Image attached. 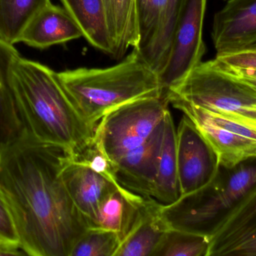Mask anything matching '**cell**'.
Segmentation results:
<instances>
[{
    "instance_id": "obj_11",
    "label": "cell",
    "mask_w": 256,
    "mask_h": 256,
    "mask_svg": "<svg viewBox=\"0 0 256 256\" xmlns=\"http://www.w3.org/2000/svg\"><path fill=\"white\" fill-rule=\"evenodd\" d=\"M170 104L190 118L210 143L219 158L220 165L231 168L256 156V141L237 135L215 124L202 108L178 98L168 96Z\"/></svg>"
},
{
    "instance_id": "obj_26",
    "label": "cell",
    "mask_w": 256,
    "mask_h": 256,
    "mask_svg": "<svg viewBox=\"0 0 256 256\" xmlns=\"http://www.w3.org/2000/svg\"><path fill=\"white\" fill-rule=\"evenodd\" d=\"M185 2L186 0H168L166 20L162 37V42L164 44L170 45L172 43Z\"/></svg>"
},
{
    "instance_id": "obj_13",
    "label": "cell",
    "mask_w": 256,
    "mask_h": 256,
    "mask_svg": "<svg viewBox=\"0 0 256 256\" xmlns=\"http://www.w3.org/2000/svg\"><path fill=\"white\" fill-rule=\"evenodd\" d=\"M206 256H256V190L209 242Z\"/></svg>"
},
{
    "instance_id": "obj_24",
    "label": "cell",
    "mask_w": 256,
    "mask_h": 256,
    "mask_svg": "<svg viewBox=\"0 0 256 256\" xmlns=\"http://www.w3.org/2000/svg\"><path fill=\"white\" fill-rule=\"evenodd\" d=\"M121 240L114 232L90 228L76 240L69 256H114Z\"/></svg>"
},
{
    "instance_id": "obj_31",
    "label": "cell",
    "mask_w": 256,
    "mask_h": 256,
    "mask_svg": "<svg viewBox=\"0 0 256 256\" xmlns=\"http://www.w3.org/2000/svg\"><path fill=\"white\" fill-rule=\"evenodd\" d=\"M1 249H7V250H10V249H8V248H6V246H3L2 244L1 243H0V250Z\"/></svg>"
},
{
    "instance_id": "obj_15",
    "label": "cell",
    "mask_w": 256,
    "mask_h": 256,
    "mask_svg": "<svg viewBox=\"0 0 256 256\" xmlns=\"http://www.w3.org/2000/svg\"><path fill=\"white\" fill-rule=\"evenodd\" d=\"M20 56L14 45L0 38V148L16 141L27 131L12 88V68Z\"/></svg>"
},
{
    "instance_id": "obj_23",
    "label": "cell",
    "mask_w": 256,
    "mask_h": 256,
    "mask_svg": "<svg viewBox=\"0 0 256 256\" xmlns=\"http://www.w3.org/2000/svg\"><path fill=\"white\" fill-rule=\"evenodd\" d=\"M209 242L207 238L168 230L152 256H203Z\"/></svg>"
},
{
    "instance_id": "obj_29",
    "label": "cell",
    "mask_w": 256,
    "mask_h": 256,
    "mask_svg": "<svg viewBox=\"0 0 256 256\" xmlns=\"http://www.w3.org/2000/svg\"><path fill=\"white\" fill-rule=\"evenodd\" d=\"M0 256H31L20 249L0 250Z\"/></svg>"
},
{
    "instance_id": "obj_20",
    "label": "cell",
    "mask_w": 256,
    "mask_h": 256,
    "mask_svg": "<svg viewBox=\"0 0 256 256\" xmlns=\"http://www.w3.org/2000/svg\"><path fill=\"white\" fill-rule=\"evenodd\" d=\"M176 138L177 130L168 112L165 118L162 148L152 194V198L164 206L174 202L182 196L178 174Z\"/></svg>"
},
{
    "instance_id": "obj_21",
    "label": "cell",
    "mask_w": 256,
    "mask_h": 256,
    "mask_svg": "<svg viewBox=\"0 0 256 256\" xmlns=\"http://www.w3.org/2000/svg\"><path fill=\"white\" fill-rule=\"evenodd\" d=\"M103 2L114 44V57L120 58L138 43L136 0H103Z\"/></svg>"
},
{
    "instance_id": "obj_19",
    "label": "cell",
    "mask_w": 256,
    "mask_h": 256,
    "mask_svg": "<svg viewBox=\"0 0 256 256\" xmlns=\"http://www.w3.org/2000/svg\"><path fill=\"white\" fill-rule=\"evenodd\" d=\"M94 48L114 56V46L106 22L103 0H60Z\"/></svg>"
},
{
    "instance_id": "obj_22",
    "label": "cell",
    "mask_w": 256,
    "mask_h": 256,
    "mask_svg": "<svg viewBox=\"0 0 256 256\" xmlns=\"http://www.w3.org/2000/svg\"><path fill=\"white\" fill-rule=\"evenodd\" d=\"M50 0H0V38L14 45L20 43L28 22Z\"/></svg>"
},
{
    "instance_id": "obj_5",
    "label": "cell",
    "mask_w": 256,
    "mask_h": 256,
    "mask_svg": "<svg viewBox=\"0 0 256 256\" xmlns=\"http://www.w3.org/2000/svg\"><path fill=\"white\" fill-rule=\"evenodd\" d=\"M168 96L240 123L256 131V90L214 58L202 62Z\"/></svg>"
},
{
    "instance_id": "obj_18",
    "label": "cell",
    "mask_w": 256,
    "mask_h": 256,
    "mask_svg": "<svg viewBox=\"0 0 256 256\" xmlns=\"http://www.w3.org/2000/svg\"><path fill=\"white\" fill-rule=\"evenodd\" d=\"M144 200L120 186L102 203L94 228L114 232L122 240L136 222Z\"/></svg>"
},
{
    "instance_id": "obj_16",
    "label": "cell",
    "mask_w": 256,
    "mask_h": 256,
    "mask_svg": "<svg viewBox=\"0 0 256 256\" xmlns=\"http://www.w3.org/2000/svg\"><path fill=\"white\" fill-rule=\"evenodd\" d=\"M168 3V0H136L138 40L134 50L156 74L158 50L166 20Z\"/></svg>"
},
{
    "instance_id": "obj_28",
    "label": "cell",
    "mask_w": 256,
    "mask_h": 256,
    "mask_svg": "<svg viewBox=\"0 0 256 256\" xmlns=\"http://www.w3.org/2000/svg\"><path fill=\"white\" fill-rule=\"evenodd\" d=\"M216 58L230 67L256 70V51L240 52L232 55L216 57Z\"/></svg>"
},
{
    "instance_id": "obj_1",
    "label": "cell",
    "mask_w": 256,
    "mask_h": 256,
    "mask_svg": "<svg viewBox=\"0 0 256 256\" xmlns=\"http://www.w3.org/2000/svg\"><path fill=\"white\" fill-rule=\"evenodd\" d=\"M58 146L26 132L0 148V190L8 206L19 248L31 256H69L92 228L76 208L61 172L70 158Z\"/></svg>"
},
{
    "instance_id": "obj_9",
    "label": "cell",
    "mask_w": 256,
    "mask_h": 256,
    "mask_svg": "<svg viewBox=\"0 0 256 256\" xmlns=\"http://www.w3.org/2000/svg\"><path fill=\"white\" fill-rule=\"evenodd\" d=\"M216 57L256 51V0H228L214 15Z\"/></svg>"
},
{
    "instance_id": "obj_30",
    "label": "cell",
    "mask_w": 256,
    "mask_h": 256,
    "mask_svg": "<svg viewBox=\"0 0 256 256\" xmlns=\"http://www.w3.org/2000/svg\"><path fill=\"white\" fill-rule=\"evenodd\" d=\"M228 67H230L233 72L238 74L249 76V78H256V70H252V69L236 68L230 67V66H228Z\"/></svg>"
},
{
    "instance_id": "obj_10",
    "label": "cell",
    "mask_w": 256,
    "mask_h": 256,
    "mask_svg": "<svg viewBox=\"0 0 256 256\" xmlns=\"http://www.w3.org/2000/svg\"><path fill=\"white\" fill-rule=\"evenodd\" d=\"M64 186L76 208L94 228L100 206L120 186L116 180L88 164L68 158L61 172Z\"/></svg>"
},
{
    "instance_id": "obj_3",
    "label": "cell",
    "mask_w": 256,
    "mask_h": 256,
    "mask_svg": "<svg viewBox=\"0 0 256 256\" xmlns=\"http://www.w3.org/2000/svg\"><path fill=\"white\" fill-rule=\"evenodd\" d=\"M81 117L96 130L104 116L141 99L164 97L159 76L132 50L120 64L106 68H81L57 73Z\"/></svg>"
},
{
    "instance_id": "obj_6",
    "label": "cell",
    "mask_w": 256,
    "mask_h": 256,
    "mask_svg": "<svg viewBox=\"0 0 256 256\" xmlns=\"http://www.w3.org/2000/svg\"><path fill=\"white\" fill-rule=\"evenodd\" d=\"M166 98L127 104L106 114L94 130V143L114 164L147 141L170 111Z\"/></svg>"
},
{
    "instance_id": "obj_12",
    "label": "cell",
    "mask_w": 256,
    "mask_h": 256,
    "mask_svg": "<svg viewBox=\"0 0 256 256\" xmlns=\"http://www.w3.org/2000/svg\"><path fill=\"white\" fill-rule=\"evenodd\" d=\"M165 118L147 141L112 165L117 183L142 197L152 198L162 148Z\"/></svg>"
},
{
    "instance_id": "obj_32",
    "label": "cell",
    "mask_w": 256,
    "mask_h": 256,
    "mask_svg": "<svg viewBox=\"0 0 256 256\" xmlns=\"http://www.w3.org/2000/svg\"></svg>"
},
{
    "instance_id": "obj_17",
    "label": "cell",
    "mask_w": 256,
    "mask_h": 256,
    "mask_svg": "<svg viewBox=\"0 0 256 256\" xmlns=\"http://www.w3.org/2000/svg\"><path fill=\"white\" fill-rule=\"evenodd\" d=\"M160 203L144 197L135 225L121 240L114 256H152L168 230L160 216Z\"/></svg>"
},
{
    "instance_id": "obj_8",
    "label": "cell",
    "mask_w": 256,
    "mask_h": 256,
    "mask_svg": "<svg viewBox=\"0 0 256 256\" xmlns=\"http://www.w3.org/2000/svg\"><path fill=\"white\" fill-rule=\"evenodd\" d=\"M176 154L182 196L207 186L220 168L216 152L184 115L177 130Z\"/></svg>"
},
{
    "instance_id": "obj_2",
    "label": "cell",
    "mask_w": 256,
    "mask_h": 256,
    "mask_svg": "<svg viewBox=\"0 0 256 256\" xmlns=\"http://www.w3.org/2000/svg\"><path fill=\"white\" fill-rule=\"evenodd\" d=\"M15 100L27 132L79 160L94 143V128L81 117L50 68L20 56L12 72Z\"/></svg>"
},
{
    "instance_id": "obj_14",
    "label": "cell",
    "mask_w": 256,
    "mask_h": 256,
    "mask_svg": "<svg viewBox=\"0 0 256 256\" xmlns=\"http://www.w3.org/2000/svg\"><path fill=\"white\" fill-rule=\"evenodd\" d=\"M80 37L82 32L70 14L50 3L30 20L21 34L20 43L44 50Z\"/></svg>"
},
{
    "instance_id": "obj_7",
    "label": "cell",
    "mask_w": 256,
    "mask_h": 256,
    "mask_svg": "<svg viewBox=\"0 0 256 256\" xmlns=\"http://www.w3.org/2000/svg\"><path fill=\"white\" fill-rule=\"evenodd\" d=\"M206 4L207 0H186L166 66L159 76L166 98L168 92L202 62L206 54L203 22Z\"/></svg>"
},
{
    "instance_id": "obj_25",
    "label": "cell",
    "mask_w": 256,
    "mask_h": 256,
    "mask_svg": "<svg viewBox=\"0 0 256 256\" xmlns=\"http://www.w3.org/2000/svg\"><path fill=\"white\" fill-rule=\"evenodd\" d=\"M0 243L8 249H20L19 239L8 206L0 190Z\"/></svg>"
},
{
    "instance_id": "obj_4",
    "label": "cell",
    "mask_w": 256,
    "mask_h": 256,
    "mask_svg": "<svg viewBox=\"0 0 256 256\" xmlns=\"http://www.w3.org/2000/svg\"><path fill=\"white\" fill-rule=\"evenodd\" d=\"M256 190V156L231 168L220 167L210 184L161 204L167 230L212 238L240 204Z\"/></svg>"
},
{
    "instance_id": "obj_27",
    "label": "cell",
    "mask_w": 256,
    "mask_h": 256,
    "mask_svg": "<svg viewBox=\"0 0 256 256\" xmlns=\"http://www.w3.org/2000/svg\"><path fill=\"white\" fill-rule=\"evenodd\" d=\"M206 112L208 114L210 120L220 127L233 132V134L256 141V131L252 130V128L244 126L240 123L236 122L232 120H228V118H224L218 114H213V112H208L207 110Z\"/></svg>"
}]
</instances>
